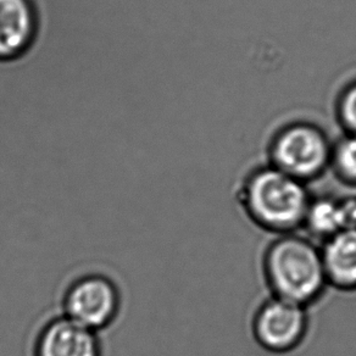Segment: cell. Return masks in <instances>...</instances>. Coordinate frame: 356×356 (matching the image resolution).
<instances>
[{
	"label": "cell",
	"mask_w": 356,
	"mask_h": 356,
	"mask_svg": "<svg viewBox=\"0 0 356 356\" xmlns=\"http://www.w3.org/2000/svg\"><path fill=\"white\" fill-rule=\"evenodd\" d=\"M307 309L281 298H268L252 318V336L257 344L273 354H286L297 349L309 328Z\"/></svg>",
	"instance_id": "3"
},
{
	"label": "cell",
	"mask_w": 356,
	"mask_h": 356,
	"mask_svg": "<svg viewBox=\"0 0 356 356\" xmlns=\"http://www.w3.org/2000/svg\"><path fill=\"white\" fill-rule=\"evenodd\" d=\"M341 113L348 126L356 132V86L348 92L343 100Z\"/></svg>",
	"instance_id": "11"
},
{
	"label": "cell",
	"mask_w": 356,
	"mask_h": 356,
	"mask_svg": "<svg viewBox=\"0 0 356 356\" xmlns=\"http://www.w3.org/2000/svg\"><path fill=\"white\" fill-rule=\"evenodd\" d=\"M327 156L326 142L321 134L302 126L283 134L275 148L277 168L302 182L320 173Z\"/></svg>",
	"instance_id": "5"
},
{
	"label": "cell",
	"mask_w": 356,
	"mask_h": 356,
	"mask_svg": "<svg viewBox=\"0 0 356 356\" xmlns=\"http://www.w3.org/2000/svg\"><path fill=\"white\" fill-rule=\"evenodd\" d=\"M310 200L302 181L277 168L254 175L242 193L243 209L250 221L277 234L302 227Z\"/></svg>",
	"instance_id": "2"
},
{
	"label": "cell",
	"mask_w": 356,
	"mask_h": 356,
	"mask_svg": "<svg viewBox=\"0 0 356 356\" xmlns=\"http://www.w3.org/2000/svg\"><path fill=\"white\" fill-rule=\"evenodd\" d=\"M328 286L356 291V228H348L326 239L321 247Z\"/></svg>",
	"instance_id": "7"
},
{
	"label": "cell",
	"mask_w": 356,
	"mask_h": 356,
	"mask_svg": "<svg viewBox=\"0 0 356 356\" xmlns=\"http://www.w3.org/2000/svg\"><path fill=\"white\" fill-rule=\"evenodd\" d=\"M337 171L350 184H356V137L344 140L336 154Z\"/></svg>",
	"instance_id": "10"
},
{
	"label": "cell",
	"mask_w": 356,
	"mask_h": 356,
	"mask_svg": "<svg viewBox=\"0 0 356 356\" xmlns=\"http://www.w3.org/2000/svg\"><path fill=\"white\" fill-rule=\"evenodd\" d=\"M262 270L273 297L302 307L316 302L328 286L321 248L294 232L278 234L268 244Z\"/></svg>",
	"instance_id": "1"
},
{
	"label": "cell",
	"mask_w": 356,
	"mask_h": 356,
	"mask_svg": "<svg viewBox=\"0 0 356 356\" xmlns=\"http://www.w3.org/2000/svg\"><path fill=\"white\" fill-rule=\"evenodd\" d=\"M302 227L322 242L346 229L341 200L331 198L310 200Z\"/></svg>",
	"instance_id": "9"
},
{
	"label": "cell",
	"mask_w": 356,
	"mask_h": 356,
	"mask_svg": "<svg viewBox=\"0 0 356 356\" xmlns=\"http://www.w3.org/2000/svg\"><path fill=\"white\" fill-rule=\"evenodd\" d=\"M35 356H102L95 332L67 316L48 322L37 337Z\"/></svg>",
	"instance_id": "6"
},
{
	"label": "cell",
	"mask_w": 356,
	"mask_h": 356,
	"mask_svg": "<svg viewBox=\"0 0 356 356\" xmlns=\"http://www.w3.org/2000/svg\"><path fill=\"white\" fill-rule=\"evenodd\" d=\"M33 31L35 19L27 0H0V58L20 54Z\"/></svg>",
	"instance_id": "8"
},
{
	"label": "cell",
	"mask_w": 356,
	"mask_h": 356,
	"mask_svg": "<svg viewBox=\"0 0 356 356\" xmlns=\"http://www.w3.org/2000/svg\"><path fill=\"white\" fill-rule=\"evenodd\" d=\"M120 307L119 288L100 273L77 278L65 293V316L92 331L109 326L118 316Z\"/></svg>",
	"instance_id": "4"
}]
</instances>
